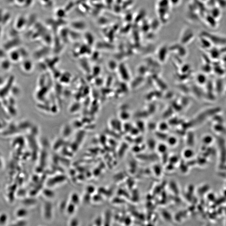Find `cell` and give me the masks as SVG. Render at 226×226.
<instances>
[{
	"mask_svg": "<svg viewBox=\"0 0 226 226\" xmlns=\"http://www.w3.org/2000/svg\"><path fill=\"white\" fill-rule=\"evenodd\" d=\"M25 0H15V2L18 4L24 5Z\"/></svg>",
	"mask_w": 226,
	"mask_h": 226,
	"instance_id": "cell-23",
	"label": "cell"
},
{
	"mask_svg": "<svg viewBox=\"0 0 226 226\" xmlns=\"http://www.w3.org/2000/svg\"><path fill=\"white\" fill-rule=\"evenodd\" d=\"M211 57L214 58H217L219 56L220 51L216 50V49H212L211 51Z\"/></svg>",
	"mask_w": 226,
	"mask_h": 226,
	"instance_id": "cell-19",
	"label": "cell"
},
{
	"mask_svg": "<svg viewBox=\"0 0 226 226\" xmlns=\"http://www.w3.org/2000/svg\"><path fill=\"white\" fill-rule=\"evenodd\" d=\"M3 14H4V13L3 12V10L2 9H0V23L2 22Z\"/></svg>",
	"mask_w": 226,
	"mask_h": 226,
	"instance_id": "cell-24",
	"label": "cell"
},
{
	"mask_svg": "<svg viewBox=\"0 0 226 226\" xmlns=\"http://www.w3.org/2000/svg\"><path fill=\"white\" fill-rule=\"evenodd\" d=\"M6 1L9 3H12L14 2L15 3V0H6Z\"/></svg>",
	"mask_w": 226,
	"mask_h": 226,
	"instance_id": "cell-25",
	"label": "cell"
},
{
	"mask_svg": "<svg viewBox=\"0 0 226 226\" xmlns=\"http://www.w3.org/2000/svg\"><path fill=\"white\" fill-rule=\"evenodd\" d=\"M206 21L208 24L212 28H215L217 27V23L216 19H215L211 15H208L206 18Z\"/></svg>",
	"mask_w": 226,
	"mask_h": 226,
	"instance_id": "cell-6",
	"label": "cell"
},
{
	"mask_svg": "<svg viewBox=\"0 0 226 226\" xmlns=\"http://www.w3.org/2000/svg\"><path fill=\"white\" fill-rule=\"evenodd\" d=\"M179 162V157L177 155H172L169 157L168 162L175 165Z\"/></svg>",
	"mask_w": 226,
	"mask_h": 226,
	"instance_id": "cell-12",
	"label": "cell"
},
{
	"mask_svg": "<svg viewBox=\"0 0 226 226\" xmlns=\"http://www.w3.org/2000/svg\"><path fill=\"white\" fill-rule=\"evenodd\" d=\"M170 187L171 190L172 192H173V193H175V194H177L179 193V191L175 189V188H178V187L175 182L173 181L171 182L170 184Z\"/></svg>",
	"mask_w": 226,
	"mask_h": 226,
	"instance_id": "cell-14",
	"label": "cell"
},
{
	"mask_svg": "<svg viewBox=\"0 0 226 226\" xmlns=\"http://www.w3.org/2000/svg\"><path fill=\"white\" fill-rule=\"evenodd\" d=\"M182 155L184 158L190 160L194 156V152L191 148H186L183 151Z\"/></svg>",
	"mask_w": 226,
	"mask_h": 226,
	"instance_id": "cell-4",
	"label": "cell"
},
{
	"mask_svg": "<svg viewBox=\"0 0 226 226\" xmlns=\"http://www.w3.org/2000/svg\"><path fill=\"white\" fill-rule=\"evenodd\" d=\"M168 126L167 124H166V123H162L159 126V129L161 131L164 132V131H166L168 130Z\"/></svg>",
	"mask_w": 226,
	"mask_h": 226,
	"instance_id": "cell-18",
	"label": "cell"
},
{
	"mask_svg": "<svg viewBox=\"0 0 226 226\" xmlns=\"http://www.w3.org/2000/svg\"><path fill=\"white\" fill-rule=\"evenodd\" d=\"M202 141L205 145H210L214 141V138L211 135H206L203 136L202 138Z\"/></svg>",
	"mask_w": 226,
	"mask_h": 226,
	"instance_id": "cell-8",
	"label": "cell"
},
{
	"mask_svg": "<svg viewBox=\"0 0 226 226\" xmlns=\"http://www.w3.org/2000/svg\"><path fill=\"white\" fill-rule=\"evenodd\" d=\"M148 146L151 150H153L155 148H156L157 146L156 144H155V141L154 140L152 139L148 140Z\"/></svg>",
	"mask_w": 226,
	"mask_h": 226,
	"instance_id": "cell-15",
	"label": "cell"
},
{
	"mask_svg": "<svg viewBox=\"0 0 226 226\" xmlns=\"http://www.w3.org/2000/svg\"><path fill=\"white\" fill-rule=\"evenodd\" d=\"M200 42L202 46L205 49H209L211 48L212 44L211 42L209 41V39H207L205 37L201 36L200 39Z\"/></svg>",
	"mask_w": 226,
	"mask_h": 226,
	"instance_id": "cell-5",
	"label": "cell"
},
{
	"mask_svg": "<svg viewBox=\"0 0 226 226\" xmlns=\"http://www.w3.org/2000/svg\"><path fill=\"white\" fill-rule=\"evenodd\" d=\"M153 170L154 173L156 175L158 176H160L161 174V166H158V165H156L154 167Z\"/></svg>",
	"mask_w": 226,
	"mask_h": 226,
	"instance_id": "cell-16",
	"label": "cell"
},
{
	"mask_svg": "<svg viewBox=\"0 0 226 226\" xmlns=\"http://www.w3.org/2000/svg\"><path fill=\"white\" fill-rule=\"evenodd\" d=\"M221 11L220 8H217V7H214L212 8L211 10V16L215 18V19L219 18L220 16H221Z\"/></svg>",
	"mask_w": 226,
	"mask_h": 226,
	"instance_id": "cell-10",
	"label": "cell"
},
{
	"mask_svg": "<svg viewBox=\"0 0 226 226\" xmlns=\"http://www.w3.org/2000/svg\"><path fill=\"white\" fill-rule=\"evenodd\" d=\"M27 20L24 17H19L16 22V28L18 30L22 29L27 25Z\"/></svg>",
	"mask_w": 226,
	"mask_h": 226,
	"instance_id": "cell-3",
	"label": "cell"
},
{
	"mask_svg": "<svg viewBox=\"0 0 226 226\" xmlns=\"http://www.w3.org/2000/svg\"><path fill=\"white\" fill-rule=\"evenodd\" d=\"M201 36L205 37L209 39L212 45L216 46H226V38L207 31H202Z\"/></svg>",
	"mask_w": 226,
	"mask_h": 226,
	"instance_id": "cell-1",
	"label": "cell"
},
{
	"mask_svg": "<svg viewBox=\"0 0 226 226\" xmlns=\"http://www.w3.org/2000/svg\"><path fill=\"white\" fill-rule=\"evenodd\" d=\"M201 1H202V2H206V1H207L208 0H201Z\"/></svg>",
	"mask_w": 226,
	"mask_h": 226,
	"instance_id": "cell-28",
	"label": "cell"
},
{
	"mask_svg": "<svg viewBox=\"0 0 226 226\" xmlns=\"http://www.w3.org/2000/svg\"><path fill=\"white\" fill-rule=\"evenodd\" d=\"M168 163H169L168 165L166 166V170L167 171H173L174 169L175 165L169 163V162H168Z\"/></svg>",
	"mask_w": 226,
	"mask_h": 226,
	"instance_id": "cell-21",
	"label": "cell"
},
{
	"mask_svg": "<svg viewBox=\"0 0 226 226\" xmlns=\"http://www.w3.org/2000/svg\"><path fill=\"white\" fill-rule=\"evenodd\" d=\"M156 149L159 153L163 154L167 153L168 149L167 144L165 143H160L157 145Z\"/></svg>",
	"mask_w": 226,
	"mask_h": 226,
	"instance_id": "cell-7",
	"label": "cell"
},
{
	"mask_svg": "<svg viewBox=\"0 0 226 226\" xmlns=\"http://www.w3.org/2000/svg\"><path fill=\"white\" fill-rule=\"evenodd\" d=\"M71 27L76 30L82 31L85 29L86 25L84 21H76L72 22Z\"/></svg>",
	"mask_w": 226,
	"mask_h": 226,
	"instance_id": "cell-2",
	"label": "cell"
},
{
	"mask_svg": "<svg viewBox=\"0 0 226 226\" xmlns=\"http://www.w3.org/2000/svg\"><path fill=\"white\" fill-rule=\"evenodd\" d=\"M11 16V15L10 13L8 12H6L3 14V18H2V23L3 24H6L10 20Z\"/></svg>",
	"mask_w": 226,
	"mask_h": 226,
	"instance_id": "cell-13",
	"label": "cell"
},
{
	"mask_svg": "<svg viewBox=\"0 0 226 226\" xmlns=\"http://www.w3.org/2000/svg\"><path fill=\"white\" fill-rule=\"evenodd\" d=\"M223 195L224 197H226V189L224 190L223 191Z\"/></svg>",
	"mask_w": 226,
	"mask_h": 226,
	"instance_id": "cell-26",
	"label": "cell"
},
{
	"mask_svg": "<svg viewBox=\"0 0 226 226\" xmlns=\"http://www.w3.org/2000/svg\"><path fill=\"white\" fill-rule=\"evenodd\" d=\"M166 141H167V145L171 147L175 146L178 142L177 138L173 136L167 137Z\"/></svg>",
	"mask_w": 226,
	"mask_h": 226,
	"instance_id": "cell-9",
	"label": "cell"
},
{
	"mask_svg": "<svg viewBox=\"0 0 226 226\" xmlns=\"http://www.w3.org/2000/svg\"><path fill=\"white\" fill-rule=\"evenodd\" d=\"M1 33H2V29H1V27H0V36H1Z\"/></svg>",
	"mask_w": 226,
	"mask_h": 226,
	"instance_id": "cell-27",
	"label": "cell"
},
{
	"mask_svg": "<svg viewBox=\"0 0 226 226\" xmlns=\"http://www.w3.org/2000/svg\"><path fill=\"white\" fill-rule=\"evenodd\" d=\"M206 77L204 74L200 73L197 75V81L200 85H204L206 82Z\"/></svg>",
	"mask_w": 226,
	"mask_h": 226,
	"instance_id": "cell-11",
	"label": "cell"
},
{
	"mask_svg": "<svg viewBox=\"0 0 226 226\" xmlns=\"http://www.w3.org/2000/svg\"><path fill=\"white\" fill-rule=\"evenodd\" d=\"M214 130L216 131H218V132H222L224 130V126H222L219 123L218 124H216L215 126V127H214Z\"/></svg>",
	"mask_w": 226,
	"mask_h": 226,
	"instance_id": "cell-20",
	"label": "cell"
},
{
	"mask_svg": "<svg viewBox=\"0 0 226 226\" xmlns=\"http://www.w3.org/2000/svg\"><path fill=\"white\" fill-rule=\"evenodd\" d=\"M162 216H163L165 220H166L167 221H170L171 220H172V217L171 214L169 213V212H167V211H162Z\"/></svg>",
	"mask_w": 226,
	"mask_h": 226,
	"instance_id": "cell-17",
	"label": "cell"
},
{
	"mask_svg": "<svg viewBox=\"0 0 226 226\" xmlns=\"http://www.w3.org/2000/svg\"><path fill=\"white\" fill-rule=\"evenodd\" d=\"M41 2L45 6H48L50 3H52V0H40Z\"/></svg>",
	"mask_w": 226,
	"mask_h": 226,
	"instance_id": "cell-22",
	"label": "cell"
}]
</instances>
